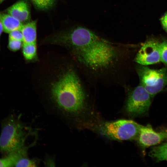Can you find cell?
<instances>
[{
	"label": "cell",
	"instance_id": "4",
	"mask_svg": "<svg viewBox=\"0 0 167 167\" xmlns=\"http://www.w3.org/2000/svg\"><path fill=\"white\" fill-rule=\"evenodd\" d=\"M140 125L133 120L121 119L104 122L99 130L102 135L112 139L133 140L138 138Z\"/></svg>",
	"mask_w": 167,
	"mask_h": 167
},
{
	"label": "cell",
	"instance_id": "7",
	"mask_svg": "<svg viewBox=\"0 0 167 167\" xmlns=\"http://www.w3.org/2000/svg\"><path fill=\"white\" fill-rule=\"evenodd\" d=\"M161 60L160 42L153 38L147 40L138 52L135 61L140 65L156 64Z\"/></svg>",
	"mask_w": 167,
	"mask_h": 167
},
{
	"label": "cell",
	"instance_id": "14",
	"mask_svg": "<svg viewBox=\"0 0 167 167\" xmlns=\"http://www.w3.org/2000/svg\"><path fill=\"white\" fill-rule=\"evenodd\" d=\"M36 162L33 160L29 159L27 154L19 157L15 163L14 167H29L36 166Z\"/></svg>",
	"mask_w": 167,
	"mask_h": 167
},
{
	"label": "cell",
	"instance_id": "22",
	"mask_svg": "<svg viewBox=\"0 0 167 167\" xmlns=\"http://www.w3.org/2000/svg\"><path fill=\"white\" fill-rule=\"evenodd\" d=\"M4 0H0V4H1Z\"/></svg>",
	"mask_w": 167,
	"mask_h": 167
},
{
	"label": "cell",
	"instance_id": "18",
	"mask_svg": "<svg viewBox=\"0 0 167 167\" xmlns=\"http://www.w3.org/2000/svg\"><path fill=\"white\" fill-rule=\"evenodd\" d=\"M22 41L11 39H9L8 48L11 51L15 52L19 50L23 44Z\"/></svg>",
	"mask_w": 167,
	"mask_h": 167
},
{
	"label": "cell",
	"instance_id": "6",
	"mask_svg": "<svg viewBox=\"0 0 167 167\" xmlns=\"http://www.w3.org/2000/svg\"><path fill=\"white\" fill-rule=\"evenodd\" d=\"M151 98L149 94L140 84L130 93L126 103V111L134 116L147 114L151 105Z\"/></svg>",
	"mask_w": 167,
	"mask_h": 167
},
{
	"label": "cell",
	"instance_id": "16",
	"mask_svg": "<svg viewBox=\"0 0 167 167\" xmlns=\"http://www.w3.org/2000/svg\"><path fill=\"white\" fill-rule=\"evenodd\" d=\"M15 160L14 153L13 152L10 153L0 158V167H14Z\"/></svg>",
	"mask_w": 167,
	"mask_h": 167
},
{
	"label": "cell",
	"instance_id": "3",
	"mask_svg": "<svg viewBox=\"0 0 167 167\" xmlns=\"http://www.w3.org/2000/svg\"><path fill=\"white\" fill-rule=\"evenodd\" d=\"M19 120L11 115L2 122L0 152L3 156L25 147L27 134Z\"/></svg>",
	"mask_w": 167,
	"mask_h": 167
},
{
	"label": "cell",
	"instance_id": "20",
	"mask_svg": "<svg viewBox=\"0 0 167 167\" xmlns=\"http://www.w3.org/2000/svg\"><path fill=\"white\" fill-rule=\"evenodd\" d=\"M161 21L163 28L167 32V12L162 17Z\"/></svg>",
	"mask_w": 167,
	"mask_h": 167
},
{
	"label": "cell",
	"instance_id": "9",
	"mask_svg": "<svg viewBox=\"0 0 167 167\" xmlns=\"http://www.w3.org/2000/svg\"><path fill=\"white\" fill-rule=\"evenodd\" d=\"M7 12L22 23L30 19L29 6L28 3L24 0L19 1L13 4L7 9Z\"/></svg>",
	"mask_w": 167,
	"mask_h": 167
},
{
	"label": "cell",
	"instance_id": "17",
	"mask_svg": "<svg viewBox=\"0 0 167 167\" xmlns=\"http://www.w3.org/2000/svg\"><path fill=\"white\" fill-rule=\"evenodd\" d=\"M161 60L167 65V39H164L160 42Z\"/></svg>",
	"mask_w": 167,
	"mask_h": 167
},
{
	"label": "cell",
	"instance_id": "19",
	"mask_svg": "<svg viewBox=\"0 0 167 167\" xmlns=\"http://www.w3.org/2000/svg\"><path fill=\"white\" fill-rule=\"evenodd\" d=\"M9 33V39L20 41L23 42V36L20 30H15Z\"/></svg>",
	"mask_w": 167,
	"mask_h": 167
},
{
	"label": "cell",
	"instance_id": "23",
	"mask_svg": "<svg viewBox=\"0 0 167 167\" xmlns=\"http://www.w3.org/2000/svg\"><path fill=\"white\" fill-rule=\"evenodd\" d=\"M165 90L166 91H167V87L166 88H165Z\"/></svg>",
	"mask_w": 167,
	"mask_h": 167
},
{
	"label": "cell",
	"instance_id": "13",
	"mask_svg": "<svg viewBox=\"0 0 167 167\" xmlns=\"http://www.w3.org/2000/svg\"><path fill=\"white\" fill-rule=\"evenodd\" d=\"M22 51L23 55L26 60L27 61L33 60L37 56L36 43H23Z\"/></svg>",
	"mask_w": 167,
	"mask_h": 167
},
{
	"label": "cell",
	"instance_id": "11",
	"mask_svg": "<svg viewBox=\"0 0 167 167\" xmlns=\"http://www.w3.org/2000/svg\"><path fill=\"white\" fill-rule=\"evenodd\" d=\"M20 30L23 36V43H35L36 39V21H29L23 24Z\"/></svg>",
	"mask_w": 167,
	"mask_h": 167
},
{
	"label": "cell",
	"instance_id": "5",
	"mask_svg": "<svg viewBox=\"0 0 167 167\" xmlns=\"http://www.w3.org/2000/svg\"><path fill=\"white\" fill-rule=\"evenodd\" d=\"M140 84L151 96L152 98L167 86V68L151 69L140 65L137 68Z\"/></svg>",
	"mask_w": 167,
	"mask_h": 167
},
{
	"label": "cell",
	"instance_id": "15",
	"mask_svg": "<svg viewBox=\"0 0 167 167\" xmlns=\"http://www.w3.org/2000/svg\"><path fill=\"white\" fill-rule=\"evenodd\" d=\"M56 0H31L36 7L41 10H46L52 8Z\"/></svg>",
	"mask_w": 167,
	"mask_h": 167
},
{
	"label": "cell",
	"instance_id": "21",
	"mask_svg": "<svg viewBox=\"0 0 167 167\" xmlns=\"http://www.w3.org/2000/svg\"><path fill=\"white\" fill-rule=\"evenodd\" d=\"M3 31V27L1 23V22L0 20V37L2 34V33Z\"/></svg>",
	"mask_w": 167,
	"mask_h": 167
},
{
	"label": "cell",
	"instance_id": "1",
	"mask_svg": "<svg viewBox=\"0 0 167 167\" xmlns=\"http://www.w3.org/2000/svg\"><path fill=\"white\" fill-rule=\"evenodd\" d=\"M51 94L58 107L67 114H78L84 109L85 94L79 79L73 71L67 72L53 84Z\"/></svg>",
	"mask_w": 167,
	"mask_h": 167
},
{
	"label": "cell",
	"instance_id": "2",
	"mask_svg": "<svg viewBox=\"0 0 167 167\" xmlns=\"http://www.w3.org/2000/svg\"><path fill=\"white\" fill-rule=\"evenodd\" d=\"M75 50L79 60L94 69L107 66L116 56L113 47L96 35L82 47Z\"/></svg>",
	"mask_w": 167,
	"mask_h": 167
},
{
	"label": "cell",
	"instance_id": "12",
	"mask_svg": "<svg viewBox=\"0 0 167 167\" xmlns=\"http://www.w3.org/2000/svg\"><path fill=\"white\" fill-rule=\"evenodd\" d=\"M149 155L157 161H167V143L152 148Z\"/></svg>",
	"mask_w": 167,
	"mask_h": 167
},
{
	"label": "cell",
	"instance_id": "8",
	"mask_svg": "<svg viewBox=\"0 0 167 167\" xmlns=\"http://www.w3.org/2000/svg\"><path fill=\"white\" fill-rule=\"evenodd\" d=\"M138 139L140 145L144 148L156 145L167 141V130L156 132L149 124L140 125Z\"/></svg>",
	"mask_w": 167,
	"mask_h": 167
},
{
	"label": "cell",
	"instance_id": "10",
	"mask_svg": "<svg viewBox=\"0 0 167 167\" xmlns=\"http://www.w3.org/2000/svg\"><path fill=\"white\" fill-rule=\"evenodd\" d=\"M0 20L3 31L8 33L15 30H20L23 25L22 22L10 14L0 11Z\"/></svg>",
	"mask_w": 167,
	"mask_h": 167
}]
</instances>
